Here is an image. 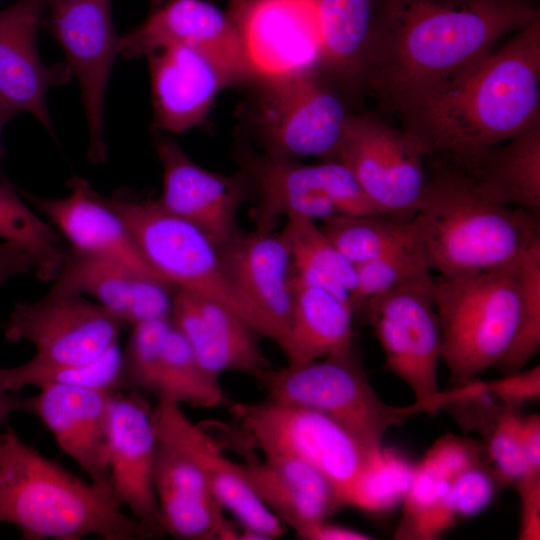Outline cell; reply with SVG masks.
<instances>
[{
	"label": "cell",
	"mask_w": 540,
	"mask_h": 540,
	"mask_svg": "<svg viewBox=\"0 0 540 540\" xmlns=\"http://www.w3.org/2000/svg\"><path fill=\"white\" fill-rule=\"evenodd\" d=\"M539 19L533 0H376L365 90L397 114Z\"/></svg>",
	"instance_id": "6da1fadb"
},
{
	"label": "cell",
	"mask_w": 540,
	"mask_h": 540,
	"mask_svg": "<svg viewBox=\"0 0 540 540\" xmlns=\"http://www.w3.org/2000/svg\"><path fill=\"white\" fill-rule=\"evenodd\" d=\"M426 156H463L540 122V19L396 114Z\"/></svg>",
	"instance_id": "7a4b0ae2"
},
{
	"label": "cell",
	"mask_w": 540,
	"mask_h": 540,
	"mask_svg": "<svg viewBox=\"0 0 540 540\" xmlns=\"http://www.w3.org/2000/svg\"><path fill=\"white\" fill-rule=\"evenodd\" d=\"M435 158L413 216L431 270L450 277L509 267L540 243L539 214L486 198Z\"/></svg>",
	"instance_id": "3957f363"
},
{
	"label": "cell",
	"mask_w": 540,
	"mask_h": 540,
	"mask_svg": "<svg viewBox=\"0 0 540 540\" xmlns=\"http://www.w3.org/2000/svg\"><path fill=\"white\" fill-rule=\"evenodd\" d=\"M0 523L27 540H143L154 535L114 500L23 442L0 433Z\"/></svg>",
	"instance_id": "277c9868"
},
{
	"label": "cell",
	"mask_w": 540,
	"mask_h": 540,
	"mask_svg": "<svg viewBox=\"0 0 540 540\" xmlns=\"http://www.w3.org/2000/svg\"><path fill=\"white\" fill-rule=\"evenodd\" d=\"M518 262L435 280L442 361L448 370L450 389L474 382L507 352L519 312Z\"/></svg>",
	"instance_id": "5b68a950"
},
{
	"label": "cell",
	"mask_w": 540,
	"mask_h": 540,
	"mask_svg": "<svg viewBox=\"0 0 540 540\" xmlns=\"http://www.w3.org/2000/svg\"><path fill=\"white\" fill-rule=\"evenodd\" d=\"M268 400L317 411L344 428L369 450L383 446L391 427L409 416L429 412L416 402L387 404L372 387L356 349L322 359L259 373Z\"/></svg>",
	"instance_id": "8992f818"
},
{
	"label": "cell",
	"mask_w": 540,
	"mask_h": 540,
	"mask_svg": "<svg viewBox=\"0 0 540 540\" xmlns=\"http://www.w3.org/2000/svg\"><path fill=\"white\" fill-rule=\"evenodd\" d=\"M148 264L176 289L214 299L237 313L260 337V324L226 275L217 245L158 199L124 190L105 197Z\"/></svg>",
	"instance_id": "52a82bcc"
},
{
	"label": "cell",
	"mask_w": 540,
	"mask_h": 540,
	"mask_svg": "<svg viewBox=\"0 0 540 540\" xmlns=\"http://www.w3.org/2000/svg\"><path fill=\"white\" fill-rule=\"evenodd\" d=\"M320 71L250 82L254 93L243 117L264 153L293 160L336 157L350 112Z\"/></svg>",
	"instance_id": "ba28073f"
},
{
	"label": "cell",
	"mask_w": 540,
	"mask_h": 540,
	"mask_svg": "<svg viewBox=\"0 0 540 540\" xmlns=\"http://www.w3.org/2000/svg\"><path fill=\"white\" fill-rule=\"evenodd\" d=\"M234 157L256 202L251 211L255 230L271 232L283 216L324 221L337 214L381 213L338 159L303 164L259 153L246 143L237 146Z\"/></svg>",
	"instance_id": "9c48e42d"
},
{
	"label": "cell",
	"mask_w": 540,
	"mask_h": 540,
	"mask_svg": "<svg viewBox=\"0 0 540 540\" xmlns=\"http://www.w3.org/2000/svg\"><path fill=\"white\" fill-rule=\"evenodd\" d=\"M432 274L368 299L360 308L382 348L384 367L433 414L460 389L441 392L438 366L442 333L434 302Z\"/></svg>",
	"instance_id": "30bf717a"
},
{
	"label": "cell",
	"mask_w": 540,
	"mask_h": 540,
	"mask_svg": "<svg viewBox=\"0 0 540 540\" xmlns=\"http://www.w3.org/2000/svg\"><path fill=\"white\" fill-rule=\"evenodd\" d=\"M231 408L246 442L263 456L294 457L316 467L333 483L342 507L378 450L367 449L339 424L312 409L268 399Z\"/></svg>",
	"instance_id": "8fae6325"
},
{
	"label": "cell",
	"mask_w": 540,
	"mask_h": 540,
	"mask_svg": "<svg viewBox=\"0 0 540 540\" xmlns=\"http://www.w3.org/2000/svg\"><path fill=\"white\" fill-rule=\"evenodd\" d=\"M425 156L402 130L369 114H349L335 159L353 173L382 213L415 215L428 171Z\"/></svg>",
	"instance_id": "7c38bea8"
},
{
	"label": "cell",
	"mask_w": 540,
	"mask_h": 540,
	"mask_svg": "<svg viewBox=\"0 0 540 540\" xmlns=\"http://www.w3.org/2000/svg\"><path fill=\"white\" fill-rule=\"evenodd\" d=\"M125 325L79 294L48 292L36 301H19L1 329L11 343L35 347L30 360L48 365L94 361L118 345Z\"/></svg>",
	"instance_id": "4fadbf2b"
},
{
	"label": "cell",
	"mask_w": 540,
	"mask_h": 540,
	"mask_svg": "<svg viewBox=\"0 0 540 540\" xmlns=\"http://www.w3.org/2000/svg\"><path fill=\"white\" fill-rule=\"evenodd\" d=\"M112 0H49L43 23L63 50L75 75L89 130L87 156L106 162L104 101L109 76L119 54Z\"/></svg>",
	"instance_id": "5bb4252c"
},
{
	"label": "cell",
	"mask_w": 540,
	"mask_h": 540,
	"mask_svg": "<svg viewBox=\"0 0 540 540\" xmlns=\"http://www.w3.org/2000/svg\"><path fill=\"white\" fill-rule=\"evenodd\" d=\"M122 353V390L180 406L214 408L229 403L220 377L201 365L170 317L131 326Z\"/></svg>",
	"instance_id": "9a60e30c"
},
{
	"label": "cell",
	"mask_w": 540,
	"mask_h": 540,
	"mask_svg": "<svg viewBox=\"0 0 540 540\" xmlns=\"http://www.w3.org/2000/svg\"><path fill=\"white\" fill-rule=\"evenodd\" d=\"M255 79L320 70L321 49L312 0H231Z\"/></svg>",
	"instance_id": "2e32d148"
},
{
	"label": "cell",
	"mask_w": 540,
	"mask_h": 540,
	"mask_svg": "<svg viewBox=\"0 0 540 540\" xmlns=\"http://www.w3.org/2000/svg\"><path fill=\"white\" fill-rule=\"evenodd\" d=\"M200 51L222 66L239 84L253 73L230 13L207 0H166L137 27L120 37L118 52L126 59L146 57L168 46Z\"/></svg>",
	"instance_id": "e0dca14e"
},
{
	"label": "cell",
	"mask_w": 540,
	"mask_h": 540,
	"mask_svg": "<svg viewBox=\"0 0 540 540\" xmlns=\"http://www.w3.org/2000/svg\"><path fill=\"white\" fill-rule=\"evenodd\" d=\"M156 449L153 406L146 394L112 392L107 412V458L113 495L154 537L163 536L153 486Z\"/></svg>",
	"instance_id": "ac0fdd59"
},
{
	"label": "cell",
	"mask_w": 540,
	"mask_h": 540,
	"mask_svg": "<svg viewBox=\"0 0 540 540\" xmlns=\"http://www.w3.org/2000/svg\"><path fill=\"white\" fill-rule=\"evenodd\" d=\"M227 277L257 318L262 337L284 351L294 305L293 269L280 233L240 231L217 246Z\"/></svg>",
	"instance_id": "d6986e66"
},
{
	"label": "cell",
	"mask_w": 540,
	"mask_h": 540,
	"mask_svg": "<svg viewBox=\"0 0 540 540\" xmlns=\"http://www.w3.org/2000/svg\"><path fill=\"white\" fill-rule=\"evenodd\" d=\"M153 422L157 433L181 446L197 463L215 500L240 524L239 539L269 540L285 533L287 527L260 499L242 463L225 456L206 428L192 422L180 405L157 401Z\"/></svg>",
	"instance_id": "ffe728a7"
},
{
	"label": "cell",
	"mask_w": 540,
	"mask_h": 540,
	"mask_svg": "<svg viewBox=\"0 0 540 540\" xmlns=\"http://www.w3.org/2000/svg\"><path fill=\"white\" fill-rule=\"evenodd\" d=\"M155 150L163 171L157 199L164 208L196 226L217 246L241 231L238 211L252 192L240 171L225 175L203 168L168 136L156 138Z\"/></svg>",
	"instance_id": "44dd1931"
},
{
	"label": "cell",
	"mask_w": 540,
	"mask_h": 540,
	"mask_svg": "<svg viewBox=\"0 0 540 540\" xmlns=\"http://www.w3.org/2000/svg\"><path fill=\"white\" fill-rule=\"evenodd\" d=\"M49 0H17L0 11V108L12 117L30 113L55 138L48 91L68 83L66 61L45 65L37 48Z\"/></svg>",
	"instance_id": "7402d4cb"
},
{
	"label": "cell",
	"mask_w": 540,
	"mask_h": 540,
	"mask_svg": "<svg viewBox=\"0 0 540 540\" xmlns=\"http://www.w3.org/2000/svg\"><path fill=\"white\" fill-rule=\"evenodd\" d=\"M156 434L153 486L162 534L181 540H236L239 528L226 518L194 459Z\"/></svg>",
	"instance_id": "603a6c76"
},
{
	"label": "cell",
	"mask_w": 540,
	"mask_h": 540,
	"mask_svg": "<svg viewBox=\"0 0 540 540\" xmlns=\"http://www.w3.org/2000/svg\"><path fill=\"white\" fill-rule=\"evenodd\" d=\"M111 393L49 384L40 387L36 395L26 397L25 412L37 416L59 448L80 466L89 481L116 502L107 458V412Z\"/></svg>",
	"instance_id": "cb8c5ba5"
},
{
	"label": "cell",
	"mask_w": 540,
	"mask_h": 540,
	"mask_svg": "<svg viewBox=\"0 0 540 540\" xmlns=\"http://www.w3.org/2000/svg\"><path fill=\"white\" fill-rule=\"evenodd\" d=\"M151 79L155 132L181 134L205 122L217 95L237 85L206 54L168 46L146 56Z\"/></svg>",
	"instance_id": "d4e9b609"
},
{
	"label": "cell",
	"mask_w": 540,
	"mask_h": 540,
	"mask_svg": "<svg viewBox=\"0 0 540 540\" xmlns=\"http://www.w3.org/2000/svg\"><path fill=\"white\" fill-rule=\"evenodd\" d=\"M176 288L103 257L71 250L49 292L88 294L125 326L169 318Z\"/></svg>",
	"instance_id": "484cf974"
},
{
	"label": "cell",
	"mask_w": 540,
	"mask_h": 540,
	"mask_svg": "<svg viewBox=\"0 0 540 540\" xmlns=\"http://www.w3.org/2000/svg\"><path fill=\"white\" fill-rule=\"evenodd\" d=\"M68 187L69 193L60 198L28 192L24 195L69 241L72 250L121 262L141 274L168 283L145 260L124 222L104 196L78 176L69 180Z\"/></svg>",
	"instance_id": "4316f807"
},
{
	"label": "cell",
	"mask_w": 540,
	"mask_h": 540,
	"mask_svg": "<svg viewBox=\"0 0 540 540\" xmlns=\"http://www.w3.org/2000/svg\"><path fill=\"white\" fill-rule=\"evenodd\" d=\"M170 318L201 365L215 376L236 371L256 378L269 368L259 347L260 336L224 304L176 289Z\"/></svg>",
	"instance_id": "83f0119b"
},
{
	"label": "cell",
	"mask_w": 540,
	"mask_h": 540,
	"mask_svg": "<svg viewBox=\"0 0 540 540\" xmlns=\"http://www.w3.org/2000/svg\"><path fill=\"white\" fill-rule=\"evenodd\" d=\"M486 198L540 213V122L498 145L463 156H435Z\"/></svg>",
	"instance_id": "f1b7e54d"
},
{
	"label": "cell",
	"mask_w": 540,
	"mask_h": 540,
	"mask_svg": "<svg viewBox=\"0 0 540 540\" xmlns=\"http://www.w3.org/2000/svg\"><path fill=\"white\" fill-rule=\"evenodd\" d=\"M323 71L343 93L365 90L376 0H312Z\"/></svg>",
	"instance_id": "f546056e"
},
{
	"label": "cell",
	"mask_w": 540,
	"mask_h": 540,
	"mask_svg": "<svg viewBox=\"0 0 540 540\" xmlns=\"http://www.w3.org/2000/svg\"><path fill=\"white\" fill-rule=\"evenodd\" d=\"M294 305L286 347L288 364H302L355 348L352 304L293 277Z\"/></svg>",
	"instance_id": "4dcf8cb0"
},
{
	"label": "cell",
	"mask_w": 540,
	"mask_h": 540,
	"mask_svg": "<svg viewBox=\"0 0 540 540\" xmlns=\"http://www.w3.org/2000/svg\"><path fill=\"white\" fill-rule=\"evenodd\" d=\"M280 232L291 257L293 277L322 287L351 303L355 266L331 243L315 220L288 216Z\"/></svg>",
	"instance_id": "1f68e13d"
},
{
	"label": "cell",
	"mask_w": 540,
	"mask_h": 540,
	"mask_svg": "<svg viewBox=\"0 0 540 540\" xmlns=\"http://www.w3.org/2000/svg\"><path fill=\"white\" fill-rule=\"evenodd\" d=\"M322 222L324 234L354 266L419 239L413 217L337 214Z\"/></svg>",
	"instance_id": "d6a6232c"
},
{
	"label": "cell",
	"mask_w": 540,
	"mask_h": 540,
	"mask_svg": "<svg viewBox=\"0 0 540 540\" xmlns=\"http://www.w3.org/2000/svg\"><path fill=\"white\" fill-rule=\"evenodd\" d=\"M0 240L24 249L36 263V276L54 280L67 251L59 232L38 216L17 194L8 180L0 179Z\"/></svg>",
	"instance_id": "836d02e7"
},
{
	"label": "cell",
	"mask_w": 540,
	"mask_h": 540,
	"mask_svg": "<svg viewBox=\"0 0 540 540\" xmlns=\"http://www.w3.org/2000/svg\"><path fill=\"white\" fill-rule=\"evenodd\" d=\"M62 384L113 392L122 390L123 353L119 344L98 359L69 365H48L28 360L9 368L0 367V385L16 393L26 386L38 388Z\"/></svg>",
	"instance_id": "e575fe53"
},
{
	"label": "cell",
	"mask_w": 540,
	"mask_h": 540,
	"mask_svg": "<svg viewBox=\"0 0 540 540\" xmlns=\"http://www.w3.org/2000/svg\"><path fill=\"white\" fill-rule=\"evenodd\" d=\"M242 465L263 503L286 527L294 530L298 538L337 510L282 477L264 460L250 459Z\"/></svg>",
	"instance_id": "d590c367"
},
{
	"label": "cell",
	"mask_w": 540,
	"mask_h": 540,
	"mask_svg": "<svg viewBox=\"0 0 540 540\" xmlns=\"http://www.w3.org/2000/svg\"><path fill=\"white\" fill-rule=\"evenodd\" d=\"M415 464L400 452L382 446L370 458L350 491L346 506L368 514H385L402 504Z\"/></svg>",
	"instance_id": "8d00e7d4"
},
{
	"label": "cell",
	"mask_w": 540,
	"mask_h": 540,
	"mask_svg": "<svg viewBox=\"0 0 540 540\" xmlns=\"http://www.w3.org/2000/svg\"><path fill=\"white\" fill-rule=\"evenodd\" d=\"M519 312L515 334L505 355L494 366L508 374L522 370L540 348V243L519 260Z\"/></svg>",
	"instance_id": "74e56055"
},
{
	"label": "cell",
	"mask_w": 540,
	"mask_h": 540,
	"mask_svg": "<svg viewBox=\"0 0 540 540\" xmlns=\"http://www.w3.org/2000/svg\"><path fill=\"white\" fill-rule=\"evenodd\" d=\"M354 311L370 298L431 274L420 240L406 243L355 266Z\"/></svg>",
	"instance_id": "f35d334b"
},
{
	"label": "cell",
	"mask_w": 540,
	"mask_h": 540,
	"mask_svg": "<svg viewBox=\"0 0 540 540\" xmlns=\"http://www.w3.org/2000/svg\"><path fill=\"white\" fill-rule=\"evenodd\" d=\"M503 485L494 469L485 463L472 466L456 476L432 520V532L439 538L457 520L472 517L492 502Z\"/></svg>",
	"instance_id": "ab89813d"
},
{
	"label": "cell",
	"mask_w": 540,
	"mask_h": 540,
	"mask_svg": "<svg viewBox=\"0 0 540 540\" xmlns=\"http://www.w3.org/2000/svg\"><path fill=\"white\" fill-rule=\"evenodd\" d=\"M522 424L520 409L507 406L484 437L487 457L502 484H515L525 475Z\"/></svg>",
	"instance_id": "60d3db41"
},
{
	"label": "cell",
	"mask_w": 540,
	"mask_h": 540,
	"mask_svg": "<svg viewBox=\"0 0 540 540\" xmlns=\"http://www.w3.org/2000/svg\"><path fill=\"white\" fill-rule=\"evenodd\" d=\"M485 383L487 391L499 402L520 409L524 403L540 397V367L523 368Z\"/></svg>",
	"instance_id": "b9f144b4"
},
{
	"label": "cell",
	"mask_w": 540,
	"mask_h": 540,
	"mask_svg": "<svg viewBox=\"0 0 540 540\" xmlns=\"http://www.w3.org/2000/svg\"><path fill=\"white\" fill-rule=\"evenodd\" d=\"M520 498L519 538H540V476L522 477L515 484Z\"/></svg>",
	"instance_id": "7bdbcfd3"
},
{
	"label": "cell",
	"mask_w": 540,
	"mask_h": 540,
	"mask_svg": "<svg viewBox=\"0 0 540 540\" xmlns=\"http://www.w3.org/2000/svg\"><path fill=\"white\" fill-rule=\"evenodd\" d=\"M35 270L36 263L29 253L15 244L0 240V286L14 276Z\"/></svg>",
	"instance_id": "ee69618b"
},
{
	"label": "cell",
	"mask_w": 540,
	"mask_h": 540,
	"mask_svg": "<svg viewBox=\"0 0 540 540\" xmlns=\"http://www.w3.org/2000/svg\"><path fill=\"white\" fill-rule=\"evenodd\" d=\"M522 443L526 467V472L523 477L540 476L539 414H532L523 417Z\"/></svg>",
	"instance_id": "f6af8a7d"
},
{
	"label": "cell",
	"mask_w": 540,
	"mask_h": 540,
	"mask_svg": "<svg viewBox=\"0 0 540 540\" xmlns=\"http://www.w3.org/2000/svg\"><path fill=\"white\" fill-rule=\"evenodd\" d=\"M307 540H369L371 535L344 525L324 520L302 534Z\"/></svg>",
	"instance_id": "bcb514c9"
},
{
	"label": "cell",
	"mask_w": 540,
	"mask_h": 540,
	"mask_svg": "<svg viewBox=\"0 0 540 540\" xmlns=\"http://www.w3.org/2000/svg\"><path fill=\"white\" fill-rule=\"evenodd\" d=\"M17 411H26V397L6 391L0 385V433L7 424L9 415Z\"/></svg>",
	"instance_id": "7dc6e473"
},
{
	"label": "cell",
	"mask_w": 540,
	"mask_h": 540,
	"mask_svg": "<svg viewBox=\"0 0 540 540\" xmlns=\"http://www.w3.org/2000/svg\"><path fill=\"white\" fill-rule=\"evenodd\" d=\"M13 118L10 114H8L7 112H5L4 110H2L0 108V141H1V132H2V129L4 127V125L11 119ZM0 157H1V146H0ZM0 179L1 180H7L5 175L3 174V171L1 169V164H0Z\"/></svg>",
	"instance_id": "c3c4849f"
},
{
	"label": "cell",
	"mask_w": 540,
	"mask_h": 540,
	"mask_svg": "<svg viewBox=\"0 0 540 540\" xmlns=\"http://www.w3.org/2000/svg\"><path fill=\"white\" fill-rule=\"evenodd\" d=\"M166 0H150V6H151V10H154L156 8H158L160 5H162Z\"/></svg>",
	"instance_id": "681fc988"
},
{
	"label": "cell",
	"mask_w": 540,
	"mask_h": 540,
	"mask_svg": "<svg viewBox=\"0 0 540 540\" xmlns=\"http://www.w3.org/2000/svg\"><path fill=\"white\" fill-rule=\"evenodd\" d=\"M229 1H231V0H229Z\"/></svg>",
	"instance_id": "f907efd6"
}]
</instances>
